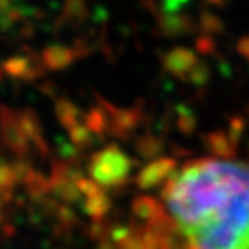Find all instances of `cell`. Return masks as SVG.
Masks as SVG:
<instances>
[{
    "instance_id": "5bb4252c",
    "label": "cell",
    "mask_w": 249,
    "mask_h": 249,
    "mask_svg": "<svg viewBox=\"0 0 249 249\" xmlns=\"http://www.w3.org/2000/svg\"><path fill=\"white\" fill-rule=\"evenodd\" d=\"M18 178L17 175V168H12L10 165L0 163V189L10 188L15 183V180Z\"/></svg>"
},
{
    "instance_id": "6da1fadb",
    "label": "cell",
    "mask_w": 249,
    "mask_h": 249,
    "mask_svg": "<svg viewBox=\"0 0 249 249\" xmlns=\"http://www.w3.org/2000/svg\"><path fill=\"white\" fill-rule=\"evenodd\" d=\"M163 199L193 249H249V163L194 162L170 177Z\"/></svg>"
},
{
    "instance_id": "8992f818",
    "label": "cell",
    "mask_w": 249,
    "mask_h": 249,
    "mask_svg": "<svg viewBox=\"0 0 249 249\" xmlns=\"http://www.w3.org/2000/svg\"><path fill=\"white\" fill-rule=\"evenodd\" d=\"M173 170V162L170 159H163V160H157L146 167L138 175V185L141 188H152L159 185L168 173Z\"/></svg>"
},
{
    "instance_id": "5b68a950",
    "label": "cell",
    "mask_w": 249,
    "mask_h": 249,
    "mask_svg": "<svg viewBox=\"0 0 249 249\" xmlns=\"http://www.w3.org/2000/svg\"><path fill=\"white\" fill-rule=\"evenodd\" d=\"M2 71L12 78H23V79H33L41 74V68L36 67L29 57L15 55L7 58L2 63Z\"/></svg>"
},
{
    "instance_id": "7a4b0ae2",
    "label": "cell",
    "mask_w": 249,
    "mask_h": 249,
    "mask_svg": "<svg viewBox=\"0 0 249 249\" xmlns=\"http://www.w3.org/2000/svg\"><path fill=\"white\" fill-rule=\"evenodd\" d=\"M131 172V160L122 149L108 146L92 156L89 173L101 186H117L126 180Z\"/></svg>"
},
{
    "instance_id": "52a82bcc",
    "label": "cell",
    "mask_w": 249,
    "mask_h": 249,
    "mask_svg": "<svg viewBox=\"0 0 249 249\" xmlns=\"http://www.w3.org/2000/svg\"><path fill=\"white\" fill-rule=\"evenodd\" d=\"M17 115H18L19 128H21L24 138H26L28 141L37 144V146L42 149L44 142L41 138V124H39L36 113L33 110H21V112H18Z\"/></svg>"
},
{
    "instance_id": "3957f363",
    "label": "cell",
    "mask_w": 249,
    "mask_h": 249,
    "mask_svg": "<svg viewBox=\"0 0 249 249\" xmlns=\"http://www.w3.org/2000/svg\"><path fill=\"white\" fill-rule=\"evenodd\" d=\"M0 129H2L3 141L8 144L13 151L23 154L26 151L28 139L19 128L18 115L8 107H0Z\"/></svg>"
},
{
    "instance_id": "30bf717a",
    "label": "cell",
    "mask_w": 249,
    "mask_h": 249,
    "mask_svg": "<svg viewBox=\"0 0 249 249\" xmlns=\"http://www.w3.org/2000/svg\"><path fill=\"white\" fill-rule=\"evenodd\" d=\"M108 206H110V202H108V197L104 194V191H99L97 194H94V196L86 197V202H84L86 212L96 218L102 217L104 213L108 211Z\"/></svg>"
},
{
    "instance_id": "277c9868",
    "label": "cell",
    "mask_w": 249,
    "mask_h": 249,
    "mask_svg": "<svg viewBox=\"0 0 249 249\" xmlns=\"http://www.w3.org/2000/svg\"><path fill=\"white\" fill-rule=\"evenodd\" d=\"M81 55L74 49L65 46H49L42 52V65L47 70H65Z\"/></svg>"
},
{
    "instance_id": "9a60e30c",
    "label": "cell",
    "mask_w": 249,
    "mask_h": 249,
    "mask_svg": "<svg viewBox=\"0 0 249 249\" xmlns=\"http://www.w3.org/2000/svg\"><path fill=\"white\" fill-rule=\"evenodd\" d=\"M19 17H21V13H19V10L15 8V7L7 10V12L0 13V29H3L5 31V29L12 28L13 24L19 19Z\"/></svg>"
},
{
    "instance_id": "4fadbf2b",
    "label": "cell",
    "mask_w": 249,
    "mask_h": 249,
    "mask_svg": "<svg viewBox=\"0 0 249 249\" xmlns=\"http://www.w3.org/2000/svg\"><path fill=\"white\" fill-rule=\"evenodd\" d=\"M134 212L142 218H152L159 212V206L156 201H152L151 197H139L134 202Z\"/></svg>"
},
{
    "instance_id": "7c38bea8",
    "label": "cell",
    "mask_w": 249,
    "mask_h": 249,
    "mask_svg": "<svg viewBox=\"0 0 249 249\" xmlns=\"http://www.w3.org/2000/svg\"><path fill=\"white\" fill-rule=\"evenodd\" d=\"M84 15H86V3H84V0H65V7H63L65 18L73 21V19L84 18Z\"/></svg>"
},
{
    "instance_id": "ba28073f",
    "label": "cell",
    "mask_w": 249,
    "mask_h": 249,
    "mask_svg": "<svg viewBox=\"0 0 249 249\" xmlns=\"http://www.w3.org/2000/svg\"><path fill=\"white\" fill-rule=\"evenodd\" d=\"M55 115L65 128L71 129L73 126L79 124V118H81V112L74 106L73 102H70L68 99H58L55 104Z\"/></svg>"
},
{
    "instance_id": "9c48e42d",
    "label": "cell",
    "mask_w": 249,
    "mask_h": 249,
    "mask_svg": "<svg viewBox=\"0 0 249 249\" xmlns=\"http://www.w3.org/2000/svg\"><path fill=\"white\" fill-rule=\"evenodd\" d=\"M84 124L94 134H102L108 129V112L102 107H94L84 115Z\"/></svg>"
},
{
    "instance_id": "8fae6325",
    "label": "cell",
    "mask_w": 249,
    "mask_h": 249,
    "mask_svg": "<svg viewBox=\"0 0 249 249\" xmlns=\"http://www.w3.org/2000/svg\"><path fill=\"white\" fill-rule=\"evenodd\" d=\"M70 131V139L73 141V144H76L79 147H86L91 144L92 141V133L89 131V128L86 124H76V126H73L71 129H68Z\"/></svg>"
}]
</instances>
